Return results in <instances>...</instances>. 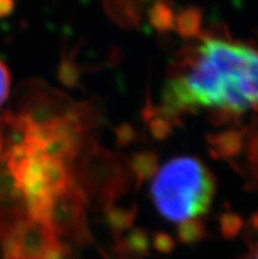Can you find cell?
Wrapping results in <instances>:
<instances>
[{
    "label": "cell",
    "instance_id": "cell-4",
    "mask_svg": "<svg viewBox=\"0 0 258 259\" xmlns=\"http://www.w3.org/2000/svg\"><path fill=\"white\" fill-rule=\"evenodd\" d=\"M151 20L153 26L160 30H167L174 28V13L164 2H158L151 11Z\"/></svg>",
    "mask_w": 258,
    "mask_h": 259
},
{
    "label": "cell",
    "instance_id": "cell-7",
    "mask_svg": "<svg viewBox=\"0 0 258 259\" xmlns=\"http://www.w3.org/2000/svg\"><path fill=\"white\" fill-rule=\"evenodd\" d=\"M13 0H0V16H6L13 10Z\"/></svg>",
    "mask_w": 258,
    "mask_h": 259
},
{
    "label": "cell",
    "instance_id": "cell-6",
    "mask_svg": "<svg viewBox=\"0 0 258 259\" xmlns=\"http://www.w3.org/2000/svg\"><path fill=\"white\" fill-rule=\"evenodd\" d=\"M11 85V75L10 71L7 69V66L0 61V105L6 102L10 94Z\"/></svg>",
    "mask_w": 258,
    "mask_h": 259
},
{
    "label": "cell",
    "instance_id": "cell-3",
    "mask_svg": "<svg viewBox=\"0 0 258 259\" xmlns=\"http://www.w3.org/2000/svg\"><path fill=\"white\" fill-rule=\"evenodd\" d=\"M202 25V13L196 8H189L176 19V29L185 37L195 36Z\"/></svg>",
    "mask_w": 258,
    "mask_h": 259
},
{
    "label": "cell",
    "instance_id": "cell-1",
    "mask_svg": "<svg viewBox=\"0 0 258 259\" xmlns=\"http://www.w3.org/2000/svg\"><path fill=\"white\" fill-rule=\"evenodd\" d=\"M257 69L253 48L207 37L167 84L165 99L175 111L207 107L241 115L255 109Z\"/></svg>",
    "mask_w": 258,
    "mask_h": 259
},
{
    "label": "cell",
    "instance_id": "cell-8",
    "mask_svg": "<svg viewBox=\"0 0 258 259\" xmlns=\"http://www.w3.org/2000/svg\"><path fill=\"white\" fill-rule=\"evenodd\" d=\"M248 259H257V255H255L254 251H253V254H252V255H250V256H249Z\"/></svg>",
    "mask_w": 258,
    "mask_h": 259
},
{
    "label": "cell",
    "instance_id": "cell-5",
    "mask_svg": "<svg viewBox=\"0 0 258 259\" xmlns=\"http://www.w3.org/2000/svg\"><path fill=\"white\" fill-rule=\"evenodd\" d=\"M180 238L186 242H193L196 238L202 237L203 234V228L199 223H195V221H187L185 223V225H182L179 230Z\"/></svg>",
    "mask_w": 258,
    "mask_h": 259
},
{
    "label": "cell",
    "instance_id": "cell-2",
    "mask_svg": "<svg viewBox=\"0 0 258 259\" xmlns=\"http://www.w3.org/2000/svg\"><path fill=\"white\" fill-rule=\"evenodd\" d=\"M152 194L165 219L187 223L208 212L215 195V178L198 158H175L160 170Z\"/></svg>",
    "mask_w": 258,
    "mask_h": 259
}]
</instances>
